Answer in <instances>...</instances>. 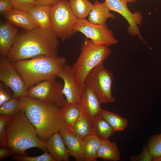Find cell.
Listing matches in <instances>:
<instances>
[{"label": "cell", "mask_w": 161, "mask_h": 161, "mask_svg": "<svg viewBox=\"0 0 161 161\" xmlns=\"http://www.w3.org/2000/svg\"><path fill=\"white\" fill-rule=\"evenodd\" d=\"M58 38L51 30L37 27L19 32L7 56L13 63L41 55L58 56Z\"/></svg>", "instance_id": "obj_1"}, {"label": "cell", "mask_w": 161, "mask_h": 161, "mask_svg": "<svg viewBox=\"0 0 161 161\" xmlns=\"http://www.w3.org/2000/svg\"><path fill=\"white\" fill-rule=\"evenodd\" d=\"M19 100L20 109L42 141L46 142L53 134L66 128L61 107L27 96Z\"/></svg>", "instance_id": "obj_2"}, {"label": "cell", "mask_w": 161, "mask_h": 161, "mask_svg": "<svg viewBox=\"0 0 161 161\" xmlns=\"http://www.w3.org/2000/svg\"><path fill=\"white\" fill-rule=\"evenodd\" d=\"M6 132L7 146L15 154L26 155V150L33 148L47 151L46 142L39 137L35 127L21 109L11 116L6 127Z\"/></svg>", "instance_id": "obj_3"}, {"label": "cell", "mask_w": 161, "mask_h": 161, "mask_svg": "<svg viewBox=\"0 0 161 161\" xmlns=\"http://www.w3.org/2000/svg\"><path fill=\"white\" fill-rule=\"evenodd\" d=\"M66 62L64 57L41 55L12 63L29 88L44 80L55 79Z\"/></svg>", "instance_id": "obj_4"}, {"label": "cell", "mask_w": 161, "mask_h": 161, "mask_svg": "<svg viewBox=\"0 0 161 161\" xmlns=\"http://www.w3.org/2000/svg\"><path fill=\"white\" fill-rule=\"evenodd\" d=\"M109 47L97 45L88 38L82 44L80 53L72 66L78 86L81 92L85 78L89 72L97 66L103 63L111 54Z\"/></svg>", "instance_id": "obj_5"}, {"label": "cell", "mask_w": 161, "mask_h": 161, "mask_svg": "<svg viewBox=\"0 0 161 161\" xmlns=\"http://www.w3.org/2000/svg\"><path fill=\"white\" fill-rule=\"evenodd\" d=\"M51 30L62 41L70 38L75 33L73 28L78 19L72 11L68 0H60L51 6Z\"/></svg>", "instance_id": "obj_6"}, {"label": "cell", "mask_w": 161, "mask_h": 161, "mask_svg": "<svg viewBox=\"0 0 161 161\" xmlns=\"http://www.w3.org/2000/svg\"><path fill=\"white\" fill-rule=\"evenodd\" d=\"M113 80L112 74L102 63L89 72L85 80L84 85L93 92L100 103H112L115 100L112 92Z\"/></svg>", "instance_id": "obj_7"}, {"label": "cell", "mask_w": 161, "mask_h": 161, "mask_svg": "<svg viewBox=\"0 0 161 161\" xmlns=\"http://www.w3.org/2000/svg\"><path fill=\"white\" fill-rule=\"evenodd\" d=\"M63 87L55 79L44 80L29 88L26 96L61 107L66 103Z\"/></svg>", "instance_id": "obj_8"}, {"label": "cell", "mask_w": 161, "mask_h": 161, "mask_svg": "<svg viewBox=\"0 0 161 161\" xmlns=\"http://www.w3.org/2000/svg\"><path fill=\"white\" fill-rule=\"evenodd\" d=\"M73 30L75 33L78 32L82 33L96 45L109 47L118 43L112 32L106 24H95L86 19H78Z\"/></svg>", "instance_id": "obj_9"}, {"label": "cell", "mask_w": 161, "mask_h": 161, "mask_svg": "<svg viewBox=\"0 0 161 161\" xmlns=\"http://www.w3.org/2000/svg\"><path fill=\"white\" fill-rule=\"evenodd\" d=\"M0 80L11 89L13 97L27 96L28 88L6 56H0Z\"/></svg>", "instance_id": "obj_10"}, {"label": "cell", "mask_w": 161, "mask_h": 161, "mask_svg": "<svg viewBox=\"0 0 161 161\" xmlns=\"http://www.w3.org/2000/svg\"><path fill=\"white\" fill-rule=\"evenodd\" d=\"M104 2L110 11L117 13L123 16L127 21L129 26L127 28L130 35H137L142 39L138 25H140L143 16L140 12L132 13L127 6L126 0H105Z\"/></svg>", "instance_id": "obj_11"}, {"label": "cell", "mask_w": 161, "mask_h": 161, "mask_svg": "<svg viewBox=\"0 0 161 161\" xmlns=\"http://www.w3.org/2000/svg\"><path fill=\"white\" fill-rule=\"evenodd\" d=\"M57 76L64 81L62 92L66 103L78 105L81 92L77 84L72 66L66 64L58 73Z\"/></svg>", "instance_id": "obj_12"}, {"label": "cell", "mask_w": 161, "mask_h": 161, "mask_svg": "<svg viewBox=\"0 0 161 161\" xmlns=\"http://www.w3.org/2000/svg\"><path fill=\"white\" fill-rule=\"evenodd\" d=\"M97 97L89 88L84 86L78 104L81 113L90 121L100 116L102 109Z\"/></svg>", "instance_id": "obj_13"}, {"label": "cell", "mask_w": 161, "mask_h": 161, "mask_svg": "<svg viewBox=\"0 0 161 161\" xmlns=\"http://www.w3.org/2000/svg\"><path fill=\"white\" fill-rule=\"evenodd\" d=\"M46 143L47 150L56 161L69 160L70 155L59 132L53 134Z\"/></svg>", "instance_id": "obj_14"}, {"label": "cell", "mask_w": 161, "mask_h": 161, "mask_svg": "<svg viewBox=\"0 0 161 161\" xmlns=\"http://www.w3.org/2000/svg\"><path fill=\"white\" fill-rule=\"evenodd\" d=\"M18 29L8 22L0 25V56H7L18 33Z\"/></svg>", "instance_id": "obj_15"}, {"label": "cell", "mask_w": 161, "mask_h": 161, "mask_svg": "<svg viewBox=\"0 0 161 161\" xmlns=\"http://www.w3.org/2000/svg\"><path fill=\"white\" fill-rule=\"evenodd\" d=\"M61 134L70 156L77 161H84L82 140L68 131L66 128L60 130Z\"/></svg>", "instance_id": "obj_16"}, {"label": "cell", "mask_w": 161, "mask_h": 161, "mask_svg": "<svg viewBox=\"0 0 161 161\" xmlns=\"http://www.w3.org/2000/svg\"><path fill=\"white\" fill-rule=\"evenodd\" d=\"M3 15L9 23L24 30L38 27L27 12L13 8Z\"/></svg>", "instance_id": "obj_17"}, {"label": "cell", "mask_w": 161, "mask_h": 161, "mask_svg": "<svg viewBox=\"0 0 161 161\" xmlns=\"http://www.w3.org/2000/svg\"><path fill=\"white\" fill-rule=\"evenodd\" d=\"M51 6L36 4L27 12L38 27L51 30Z\"/></svg>", "instance_id": "obj_18"}, {"label": "cell", "mask_w": 161, "mask_h": 161, "mask_svg": "<svg viewBox=\"0 0 161 161\" xmlns=\"http://www.w3.org/2000/svg\"><path fill=\"white\" fill-rule=\"evenodd\" d=\"M93 7L88 16V20L90 23L97 24H106L108 19H114L115 16L112 13L110 10L104 2L101 3L95 0Z\"/></svg>", "instance_id": "obj_19"}, {"label": "cell", "mask_w": 161, "mask_h": 161, "mask_svg": "<svg viewBox=\"0 0 161 161\" xmlns=\"http://www.w3.org/2000/svg\"><path fill=\"white\" fill-rule=\"evenodd\" d=\"M102 140L94 134L89 135L82 140L84 161H96L97 152Z\"/></svg>", "instance_id": "obj_20"}, {"label": "cell", "mask_w": 161, "mask_h": 161, "mask_svg": "<svg viewBox=\"0 0 161 161\" xmlns=\"http://www.w3.org/2000/svg\"><path fill=\"white\" fill-rule=\"evenodd\" d=\"M97 157L105 160L117 161L121 160L120 153L116 143L109 140H102Z\"/></svg>", "instance_id": "obj_21"}, {"label": "cell", "mask_w": 161, "mask_h": 161, "mask_svg": "<svg viewBox=\"0 0 161 161\" xmlns=\"http://www.w3.org/2000/svg\"><path fill=\"white\" fill-rule=\"evenodd\" d=\"M67 130L82 140L89 135L94 134L91 121L81 113L73 126Z\"/></svg>", "instance_id": "obj_22"}, {"label": "cell", "mask_w": 161, "mask_h": 161, "mask_svg": "<svg viewBox=\"0 0 161 161\" xmlns=\"http://www.w3.org/2000/svg\"><path fill=\"white\" fill-rule=\"evenodd\" d=\"M91 125L94 134L102 140L109 139L114 132L109 124L101 116L92 120Z\"/></svg>", "instance_id": "obj_23"}, {"label": "cell", "mask_w": 161, "mask_h": 161, "mask_svg": "<svg viewBox=\"0 0 161 161\" xmlns=\"http://www.w3.org/2000/svg\"><path fill=\"white\" fill-rule=\"evenodd\" d=\"M65 127L67 129L72 127L80 117L81 112L78 105L67 103L61 107Z\"/></svg>", "instance_id": "obj_24"}, {"label": "cell", "mask_w": 161, "mask_h": 161, "mask_svg": "<svg viewBox=\"0 0 161 161\" xmlns=\"http://www.w3.org/2000/svg\"><path fill=\"white\" fill-rule=\"evenodd\" d=\"M72 11L78 19H85L92 9L93 4L89 0H69Z\"/></svg>", "instance_id": "obj_25"}, {"label": "cell", "mask_w": 161, "mask_h": 161, "mask_svg": "<svg viewBox=\"0 0 161 161\" xmlns=\"http://www.w3.org/2000/svg\"><path fill=\"white\" fill-rule=\"evenodd\" d=\"M100 116L108 122L114 132L123 131L128 125L126 119L117 114L103 109Z\"/></svg>", "instance_id": "obj_26"}, {"label": "cell", "mask_w": 161, "mask_h": 161, "mask_svg": "<svg viewBox=\"0 0 161 161\" xmlns=\"http://www.w3.org/2000/svg\"><path fill=\"white\" fill-rule=\"evenodd\" d=\"M20 109L19 98L13 97L0 106V114L6 116H12Z\"/></svg>", "instance_id": "obj_27"}, {"label": "cell", "mask_w": 161, "mask_h": 161, "mask_svg": "<svg viewBox=\"0 0 161 161\" xmlns=\"http://www.w3.org/2000/svg\"><path fill=\"white\" fill-rule=\"evenodd\" d=\"M147 146L153 158L161 157V133L153 136Z\"/></svg>", "instance_id": "obj_28"}, {"label": "cell", "mask_w": 161, "mask_h": 161, "mask_svg": "<svg viewBox=\"0 0 161 161\" xmlns=\"http://www.w3.org/2000/svg\"><path fill=\"white\" fill-rule=\"evenodd\" d=\"M13 159L19 161H56L52 156L45 151L43 154L35 157L28 156L15 154L13 155Z\"/></svg>", "instance_id": "obj_29"}, {"label": "cell", "mask_w": 161, "mask_h": 161, "mask_svg": "<svg viewBox=\"0 0 161 161\" xmlns=\"http://www.w3.org/2000/svg\"><path fill=\"white\" fill-rule=\"evenodd\" d=\"M12 116L0 115V145L7 146L6 127Z\"/></svg>", "instance_id": "obj_30"}, {"label": "cell", "mask_w": 161, "mask_h": 161, "mask_svg": "<svg viewBox=\"0 0 161 161\" xmlns=\"http://www.w3.org/2000/svg\"><path fill=\"white\" fill-rule=\"evenodd\" d=\"M13 8L27 12L36 5L35 0H10Z\"/></svg>", "instance_id": "obj_31"}, {"label": "cell", "mask_w": 161, "mask_h": 161, "mask_svg": "<svg viewBox=\"0 0 161 161\" xmlns=\"http://www.w3.org/2000/svg\"><path fill=\"white\" fill-rule=\"evenodd\" d=\"M153 159L147 145L144 146L142 153L140 155L130 157L131 160L133 161H153Z\"/></svg>", "instance_id": "obj_32"}, {"label": "cell", "mask_w": 161, "mask_h": 161, "mask_svg": "<svg viewBox=\"0 0 161 161\" xmlns=\"http://www.w3.org/2000/svg\"><path fill=\"white\" fill-rule=\"evenodd\" d=\"M5 85L1 82L0 83V106L12 98L13 96L5 87Z\"/></svg>", "instance_id": "obj_33"}, {"label": "cell", "mask_w": 161, "mask_h": 161, "mask_svg": "<svg viewBox=\"0 0 161 161\" xmlns=\"http://www.w3.org/2000/svg\"><path fill=\"white\" fill-rule=\"evenodd\" d=\"M13 8L10 0H0V12L4 13Z\"/></svg>", "instance_id": "obj_34"}, {"label": "cell", "mask_w": 161, "mask_h": 161, "mask_svg": "<svg viewBox=\"0 0 161 161\" xmlns=\"http://www.w3.org/2000/svg\"><path fill=\"white\" fill-rule=\"evenodd\" d=\"M14 154L12 150L9 147H1L0 148V160H4Z\"/></svg>", "instance_id": "obj_35"}, {"label": "cell", "mask_w": 161, "mask_h": 161, "mask_svg": "<svg viewBox=\"0 0 161 161\" xmlns=\"http://www.w3.org/2000/svg\"><path fill=\"white\" fill-rule=\"evenodd\" d=\"M36 4L52 6L57 3L60 0H35Z\"/></svg>", "instance_id": "obj_36"}, {"label": "cell", "mask_w": 161, "mask_h": 161, "mask_svg": "<svg viewBox=\"0 0 161 161\" xmlns=\"http://www.w3.org/2000/svg\"><path fill=\"white\" fill-rule=\"evenodd\" d=\"M153 161H161V157H159L153 158Z\"/></svg>", "instance_id": "obj_37"}, {"label": "cell", "mask_w": 161, "mask_h": 161, "mask_svg": "<svg viewBox=\"0 0 161 161\" xmlns=\"http://www.w3.org/2000/svg\"><path fill=\"white\" fill-rule=\"evenodd\" d=\"M128 3H135L136 0H126Z\"/></svg>", "instance_id": "obj_38"}, {"label": "cell", "mask_w": 161, "mask_h": 161, "mask_svg": "<svg viewBox=\"0 0 161 161\" xmlns=\"http://www.w3.org/2000/svg\"><path fill=\"white\" fill-rule=\"evenodd\" d=\"M149 0L152 1V0Z\"/></svg>", "instance_id": "obj_39"}]
</instances>
